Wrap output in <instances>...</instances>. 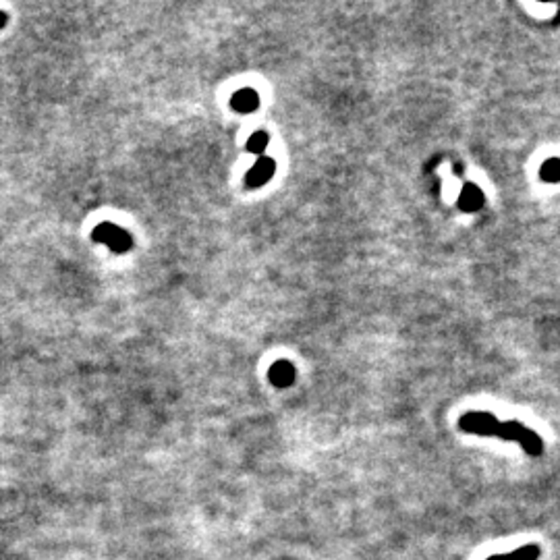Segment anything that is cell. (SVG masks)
<instances>
[{"mask_svg": "<svg viewBox=\"0 0 560 560\" xmlns=\"http://www.w3.org/2000/svg\"><path fill=\"white\" fill-rule=\"evenodd\" d=\"M257 106H259V94L251 88H243L230 96V108L241 114H249L257 110Z\"/></svg>", "mask_w": 560, "mask_h": 560, "instance_id": "obj_6", "label": "cell"}, {"mask_svg": "<svg viewBox=\"0 0 560 560\" xmlns=\"http://www.w3.org/2000/svg\"><path fill=\"white\" fill-rule=\"evenodd\" d=\"M7 23H9V15H7V13H3V11H0V30H3V28H5Z\"/></svg>", "mask_w": 560, "mask_h": 560, "instance_id": "obj_11", "label": "cell"}, {"mask_svg": "<svg viewBox=\"0 0 560 560\" xmlns=\"http://www.w3.org/2000/svg\"><path fill=\"white\" fill-rule=\"evenodd\" d=\"M481 206H483V193L479 191V187L473 183H465L459 195V208L463 212H477Z\"/></svg>", "mask_w": 560, "mask_h": 560, "instance_id": "obj_7", "label": "cell"}, {"mask_svg": "<svg viewBox=\"0 0 560 560\" xmlns=\"http://www.w3.org/2000/svg\"><path fill=\"white\" fill-rule=\"evenodd\" d=\"M276 172V162L268 156H261L245 174V187L247 189H257L261 185H266Z\"/></svg>", "mask_w": 560, "mask_h": 560, "instance_id": "obj_4", "label": "cell"}, {"mask_svg": "<svg viewBox=\"0 0 560 560\" xmlns=\"http://www.w3.org/2000/svg\"><path fill=\"white\" fill-rule=\"evenodd\" d=\"M498 426L500 421L496 419V415L486 413V411H471L459 419V428L463 432L477 434V436H496Z\"/></svg>", "mask_w": 560, "mask_h": 560, "instance_id": "obj_3", "label": "cell"}, {"mask_svg": "<svg viewBox=\"0 0 560 560\" xmlns=\"http://www.w3.org/2000/svg\"><path fill=\"white\" fill-rule=\"evenodd\" d=\"M92 239L96 243H102V245H108L114 253H127L131 247H133V239L131 234L112 224V222H100L94 230H92Z\"/></svg>", "mask_w": 560, "mask_h": 560, "instance_id": "obj_2", "label": "cell"}, {"mask_svg": "<svg viewBox=\"0 0 560 560\" xmlns=\"http://www.w3.org/2000/svg\"><path fill=\"white\" fill-rule=\"evenodd\" d=\"M496 438L521 442V446L525 448V452L531 454V457H539V454L543 452V442H541V438H539L533 430L525 428V426L519 423V421H504V423H500L498 430H496Z\"/></svg>", "mask_w": 560, "mask_h": 560, "instance_id": "obj_1", "label": "cell"}, {"mask_svg": "<svg viewBox=\"0 0 560 560\" xmlns=\"http://www.w3.org/2000/svg\"><path fill=\"white\" fill-rule=\"evenodd\" d=\"M486 560H506V554H496V556H490Z\"/></svg>", "mask_w": 560, "mask_h": 560, "instance_id": "obj_12", "label": "cell"}, {"mask_svg": "<svg viewBox=\"0 0 560 560\" xmlns=\"http://www.w3.org/2000/svg\"><path fill=\"white\" fill-rule=\"evenodd\" d=\"M539 554H541V550L537 543H527V546L517 548L510 554H506V560H537Z\"/></svg>", "mask_w": 560, "mask_h": 560, "instance_id": "obj_9", "label": "cell"}, {"mask_svg": "<svg viewBox=\"0 0 560 560\" xmlns=\"http://www.w3.org/2000/svg\"><path fill=\"white\" fill-rule=\"evenodd\" d=\"M268 141H270V137H268L266 131H255V133L247 139V152H249V154H261V152L266 150Z\"/></svg>", "mask_w": 560, "mask_h": 560, "instance_id": "obj_10", "label": "cell"}, {"mask_svg": "<svg viewBox=\"0 0 560 560\" xmlns=\"http://www.w3.org/2000/svg\"><path fill=\"white\" fill-rule=\"evenodd\" d=\"M295 376H297L295 366H293L291 361H287V359H278V361H274V366H272L270 372H268V380H270V384L276 386V388H289V386L295 382Z\"/></svg>", "mask_w": 560, "mask_h": 560, "instance_id": "obj_5", "label": "cell"}, {"mask_svg": "<svg viewBox=\"0 0 560 560\" xmlns=\"http://www.w3.org/2000/svg\"><path fill=\"white\" fill-rule=\"evenodd\" d=\"M539 179L546 183H560V158L546 160L539 168Z\"/></svg>", "mask_w": 560, "mask_h": 560, "instance_id": "obj_8", "label": "cell"}]
</instances>
